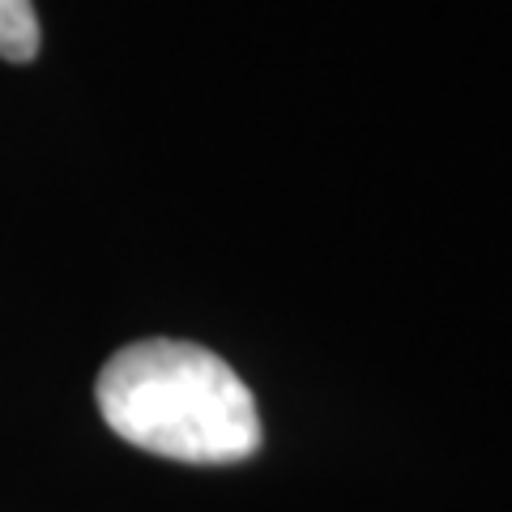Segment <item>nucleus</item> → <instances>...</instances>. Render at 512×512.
Returning a JSON list of instances; mask_svg holds the SVG:
<instances>
[{
  "label": "nucleus",
  "mask_w": 512,
  "mask_h": 512,
  "mask_svg": "<svg viewBox=\"0 0 512 512\" xmlns=\"http://www.w3.org/2000/svg\"><path fill=\"white\" fill-rule=\"evenodd\" d=\"M99 414L120 440L188 466H235L261 448V414L244 380L197 342L150 338L99 372Z\"/></svg>",
  "instance_id": "1"
},
{
  "label": "nucleus",
  "mask_w": 512,
  "mask_h": 512,
  "mask_svg": "<svg viewBox=\"0 0 512 512\" xmlns=\"http://www.w3.org/2000/svg\"><path fill=\"white\" fill-rule=\"evenodd\" d=\"M39 56V13L30 0H0V60L26 64Z\"/></svg>",
  "instance_id": "2"
}]
</instances>
